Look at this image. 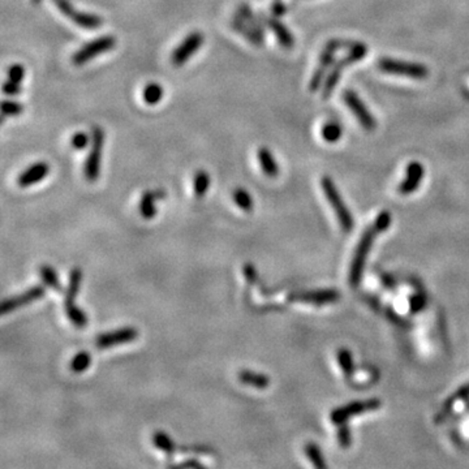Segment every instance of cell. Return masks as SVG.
<instances>
[{
	"label": "cell",
	"mask_w": 469,
	"mask_h": 469,
	"mask_svg": "<svg viewBox=\"0 0 469 469\" xmlns=\"http://www.w3.org/2000/svg\"><path fill=\"white\" fill-rule=\"evenodd\" d=\"M265 20H266V24L270 27V29L273 30L275 37L279 40V43L283 46L284 49H292L293 45H295V38H293L291 31L276 19Z\"/></svg>",
	"instance_id": "obj_19"
},
{
	"label": "cell",
	"mask_w": 469,
	"mask_h": 469,
	"mask_svg": "<svg viewBox=\"0 0 469 469\" xmlns=\"http://www.w3.org/2000/svg\"><path fill=\"white\" fill-rule=\"evenodd\" d=\"M153 445L156 449L165 452L168 458H172L176 451L175 442L165 431H156L153 434Z\"/></svg>",
	"instance_id": "obj_21"
},
{
	"label": "cell",
	"mask_w": 469,
	"mask_h": 469,
	"mask_svg": "<svg viewBox=\"0 0 469 469\" xmlns=\"http://www.w3.org/2000/svg\"><path fill=\"white\" fill-rule=\"evenodd\" d=\"M117 42V38L114 36H102L99 38L93 39L73 54L72 63L77 67L84 66L91 59L97 58L99 55H103L108 51L115 49Z\"/></svg>",
	"instance_id": "obj_3"
},
{
	"label": "cell",
	"mask_w": 469,
	"mask_h": 469,
	"mask_svg": "<svg viewBox=\"0 0 469 469\" xmlns=\"http://www.w3.org/2000/svg\"><path fill=\"white\" fill-rule=\"evenodd\" d=\"M40 1H42V0H30V3H31L33 6H38Z\"/></svg>",
	"instance_id": "obj_43"
},
{
	"label": "cell",
	"mask_w": 469,
	"mask_h": 469,
	"mask_svg": "<svg viewBox=\"0 0 469 469\" xmlns=\"http://www.w3.org/2000/svg\"><path fill=\"white\" fill-rule=\"evenodd\" d=\"M24 112V105L16 100H3L1 102V115L3 117H19Z\"/></svg>",
	"instance_id": "obj_31"
},
{
	"label": "cell",
	"mask_w": 469,
	"mask_h": 469,
	"mask_svg": "<svg viewBox=\"0 0 469 469\" xmlns=\"http://www.w3.org/2000/svg\"><path fill=\"white\" fill-rule=\"evenodd\" d=\"M138 338V330L135 327H121L114 332H103L98 335L96 345L98 350H108L126 343L133 342Z\"/></svg>",
	"instance_id": "obj_11"
},
{
	"label": "cell",
	"mask_w": 469,
	"mask_h": 469,
	"mask_svg": "<svg viewBox=\"0 0 469 469\" xmlns=\"http://www.w3.org/2000/svg\"><path fill=\"white\" fill-rule=\"evenodd\" d=\"M210 183H211V179L205 170L197 171L195 174V179H193V191H195V197L200 198L205 195L206 192L209 191Z\"/></svg>",
	"instance_id": "obj_26"
},
{
	"label": "cell",
	"mask_w": 469,
	"mask_h": 469,
	"mask_svg": "<svg viewBox=\"0 0 469 469\" xmlns=\"http://www.w3.org/2000/svg\"><path fill=\"white\" fill-rule=\"evenodd\" d=\"M366 51H368L366 46L362 45V43H355V45H352L351 51H350V54L347 55V58L343 59L342 61H339V63L334 67L332 73L329 75V77L326 80V84H325V87H323L322 98L327 99V98L330 97L332 90L335 89L336 84H338V81H339V78H341V72H342V69L345 68V67L350 66V64H353V63L362 60V59L366 55Z\"/></svg>",
	"instance_id": "obj_6"
},
{
	"label": "cell",
	"mask_w": 469,
	"mask_h": 469,
	"mask_svg": "<svg viewBox=\"0 0 469 469\" xmlns=\"http://www.w3.org/2000/svg\"><path fill=\"white\" fill-rule=\"evenodd\" d=\"M343 99H344L347 107L351 110L352 114L359 120V123L362 124V127L365 131H374L377 128L375 119L373 117L371 111L364 105V102L355 91H352V90L344 91Z\"/></svg>",
	"instance_id": "obj_10"
},
{
	"label": "cell",
	"mask_w": 469,
	"mask_h": 469,
	"mask_svg": "<svg viewBox=\"0 0 469 469\" xmlns=\"http://www.w3.org/2000/svg\"><path fill=\"white\" fill-rule=\"evenodd\" d=\"M49 163H46V162H37V163L28 167L17 177V184L21 188H28V186H34V184L42 181L46 176L49 175Z\"/></svg>",
	"instance_id": "obj_16"
},
{
	"label": "cell",
	"mask_w": 469,
	"mask_h": 469,
	"mask_svg": "<svg viewBox=\"0 0 469 469\" xmlns=\"http://www.w3.org/2000/svg\"><path fill=\"white\" fill-rule=\"evenodd\" d=\"M339 299H341V293L336 290H318V291H308V292H293L288 295V297H287L288 302L313 304V305L335 303Z\"/></svg>",
	"instance_id": "obj_12"
},
{
	"label": "cell",
	"mask_w": 469,
	"mask_h": 469,
	"mask_svg": "<svg viewBox=\"0 0 469 469\" xmlns=\"http://www.w3.org/2000/svg\"><path fill=\"white\" fill-rule=\"evenodd\" d=\"M105 145V132L100 127H94L91 129V149L89 151L88 158L85 161L84 174L87 180L90 183L97 181L100 172V159L102 150Z\"/></svg>",
	"instance_id": "obj_5"
},
{
	"label": "cell",
	"mask_w": 469,
	"mask_h": 469,
	"mask_svg": "<svg viewBox=\"0 0 469 469\" xmlns=\"http://www.w3.org/2000/svg\"><path fill=\"white\" fill-rule=\"evenodd\" d=\"M426 305V299L422 293H417L415 296H412L410 300V312L412 313H419L425 308Z\"/></svg>",
	"instance_id": "obj_38"
},
{
	"label": "cell",
	"mask_w": 469,
	"mask_h": 469,
	"mask_svg": "<svg viewBox=\"0 0 469 469\" xmlns=\"http://www.w3.org/2000/svg\"><path fill=\"white\" fill-rule=\"evenodd\" d=\"M58 10L68 17L72 22H75L80 28L84 29L94 30L100 28L103 25V19L98 15L87 13V12H78L68 0H54Z\"/></svg>",
	"instance_id": "obj_7"
},
{
	"label": "cell",
	"mask_w": 469,
	"mask_h": 469,
	"mask_svg": "<svg viewBox=\"0 0 469 469\" xmlns=\"http://www.w3.org/2000/svg\"><path fill=\"white\" fill-rule=\"evenodd\" d=\"M81 281H82V271H81V269H78V267L72 269L70 274H69L68 288H67V292H66V302H64V304L75 303V299L77 296Z\"/></svg>",
	"instance_id": "obj_22"
},
{
	"label": "cell",
	"mask_w": 469,
	"mask_h": 469,
	"mask_svg": "<svg viewBox=\"0 0 469 469\" xmlns=\"http://www.w3.org/2000/svg\"><path fill=\"white\" fill-rule=\"evenodd\" d=\"M166 197V192L163 189L156 191H147L141 195L140 201V214L145 219H153L156 215V201Z\"/></svg>",
	"instance_id": "obj_17"
},
{
	"label": "cell",
	"mask_w": 469,
	"mask_h": 469,
	"mask_svg": "<svg viewBox=\"0 0 469 469\" xmlns=\"http://www.w3.org/2000/svg\"><path fill=\"white\" fill-rule=\"evenodd\" d=\"M205 42V37L201 31H193L186 36L184 40L172 51L171 63L174 67H183L189 59L195 55L198 50L202 47Z\"/></svg>",
	"instance_id": "obj_8"
},
{
	"label": "cell",
	"mask_w": 469,
	"mask_h": 469,
	"mask_svg": "<svg viewBox=\"0 0 469 469\" xmlns=\"http://www.w3.org/2000/svg\"><path fill=\"white\" fill-rule=\"evenodd\" d=\"M338 362H339L342 371L347 375H351L353 371H355L351 352L348 351V350H341V351L338 352Z\"/></svg>",
	"instance_id": "obj_32"
},
{
	"label": "cell",
	"mask_w": 469,
	"mask_h": 469,
	"mask_svg": "<svg viewBox=\"0 0 469 469\" xmlns=\"http://www.w3.org/2000/svg\"><path fill=\"white\" fill-rule=\"evenodd\" d=\"M338 440L342 447H348L351 445V430L348 428L347 422L341 424V428L338 430Z\"/></svg>",
	"instance_id": "obj_37"
},
{
	"label": "cell",
	"mask_w": 469,
	"mask_h": 469,
	"mask_svg": "<svg viewBox=\"0 0 469 469\" xmlns=\"http://www.w3.org/2000/svg\"><path fill=\"white\" fill-rule=\"evenodd\" d=\"M25 77V68L21 64H13L8 68V78L12 82L21 84L22 80Z\"/></svg>",
	"instance_id": "obj_36"
},
{
	"label": "cell",
	"mask_w": 469,
	"mask_h": 469,
	"mask_svg": "<svg viewBox=\"0 0 469 469\" xmlns=\"http://www.w3.org/2000/svg\"><path fill=\"white\" fill-rule=\"evenodd\" d=\"M467 398H469V383H467L466 386H463L461 389L456 391V392L449 398V401H446L443 410L447 412V410L452 408V404H454L455 401H463V399H467Z\"/></svg>",
	"instance_id": "obj_34"
},
{
	"label": "cell",
	"mask_w": 469,
	"mask_h": 469,
	"mask_svg": "<svg viewBox=\"0 0 469 469\" xmlns=\"http://www.w3.org/2000/svg\"><path fill=\"white\" fill-rule=\"evenodd\" d=\"M391 225V214L389 213V211H382V213H380L378 214V216H377V219H375V222H374V227H375V230H377V232L378 234H381V232H385L389 227H390Z\"/></svg>",
	"instance_id": "obj_35"
},
{
	"label": "cell",
	"mask_w": 469,
	"mask_h": 469,
	"mask_svg": "<svg viewBox=\"0 0 469 469\" xmlns=\"http://www.w3.org/2000/svg\"><path fill=\"white\" fill-rule=\"evenodd\" d=\"M381 407V401L380 399H369V401H353L344 407L336 408L330 413V420L334 424L341 425L343 422H347L353 416L362 415L365 412L378 410Z\"/></svg>",
	"instance_id": "obj_9"
},
{
	"label": "cell",
	"mask_w": 469,
	"mask_h": 469,
	"mask_svg": "<svg viewBox=\"0 0 469 469\" xmlns=\"http://www.w3.org/2000/svg\"><path fill=\"white\" fill-rule=\"evenodd\" d=\"M305 454H306L308 459L311 460V463H312L315 468H326V463H325V459H323L322 452H321V449H320V447L317 445L308 443L305 446Z\"/></svg>",
	"instance_id": "obj_30"
},
{
	"label": "cell",
	"mask_w": 469,
	"mask_h": 469,
	"mask_svg": "<svg viewBox=\"0 0 469 469\" xmlns=\"http://www.w3.org/2000/svg\"><path fill=\"white\" fill-rule=\"evenodd\" d=\"M424 177V166L420 162H410L407 166L405 171V179L399 186V192L401 195H410L415 191L419 189L421 181Z\"/></svg>",
	"instance_id": "obj_15"
},
{
	"label": "cell",
	"mask_w": 469,
	"mask_h": 469,
	"mask_svg": "<svg viewBox=\"0 0 469 469\" xmlns=\"http://www.w3.org/2000/svg\"><path fill=\"white\" fill-rule=\"evenodd\" d=\"M321 186H322L323 193L326 195L329 204L332 205V210L338 216V221H339V225L342 227L343 231L351 232L353 228V218H352L348 207L344 204L342 195L338 192L335 183L329 176H323L321 179Z\"/></svg>",
	"instance_id": "obj_1"
},
{
	"label": "cell",
	"mask_w": 469,
	"mask_h": 469,
	"mask_svg": "<svg viewBox=\"0 0 469 469\" xmlns=\"http://www.w3.org/2000/svg\"><path fill=\"white\" fill-rule=\"evenodd\" d=\"M239 381L244 383L246 386H252L254 389H258V390H265L270 385V378L266 374L248 371V369H244V371L239 373Z\"/></svg>",
	"instance_id": "obj_18"
},
{
	"label": "cell",
	"mask_w": 469,
	"mask_h": 469,
	"mask_svg": "<svg viewBox=\"0 0 469 469\" xmlns=\"http://www.w3.org/2000/svg\"><path fill=\"white\" fill-rule=\"evenodd\" d=\"M232 197H234V204L241 210H244L246 213H251L253 210V198L248 191H245L244 188H236Z\"/></svg>",
	"instance_id": "obj_27"
},
{
	"label": "cell",
	"mask_w": 469,
	"mask_h": 469,
	"mask_svg": "<svg viewBox=\"0 0 469 469\" xmlns=\"http://www.w3.org/2000/svg\"><path fill=\"white\" fill-rule=\"evenodd\" d=\"M45 287L42 285H34L29 288L28 291H25L21 295H17V296H13L10 299H7L1 303V306H0V313L1 314H7V313L13 312L19 308H22L25 305H29V304L36 302V300H39L45 296Z\"/></svg>",
	"instance_id": "obj_13"
},
{
	"label": "cell",
	"mask_w": 469,
	"mask_h": 469,
	"mask_svg": "<svg viewBox=\"0 0 469 469\" xmlns=\"http://www.w3.org/2000/svg\"><path fill=\"white\" fill-rule=\"evenodd\" d=\"M39 276L43 279L46 285H49L50 288H52L57 292L63 293V287L60 284L58 274H57L54 267H51L49 265L40 266L39 267Z\"/></svg>",
	"instance_id": "obj_24"
},
{
	"label": "cell",
	"mask_w": 469,
	"mask_h": 469,
	"mask_svg": "<svg viewBox=\"0 0 469 469\" xmlns=\"http://www.w3.org/2000/svg\"><path fill=\"white\" fill-rule=\"evenodd\" d=\"M343 129L338 123H334V121H329L323 126L322 129H321V136H322L323 140L329 144H334V142H338L341 138H342Z\"/></svg>",
	"instance_id": "obj_28"
},
{
	"label": "cell",
	"mask_w": 469,
	"mask_h": 469,
	"mask_svg": "<svg viewBox=\"0 0 469 469\" xmlns=\"http://www.w3.org/2000/svg\"><path fill=\"white\" fill-rule=\"evenodd\" d=\"M175 467H188V468L195 467V468H197V467H202V464H200L195 460H192V461H186V463H181V464H176Z\"/></svg>",
	"instance_id": "obj_41"
},
{
	"label": "cell",
	"mask_w": 469,
	"mask_h": 469,
	"mask_svg": "<svg viewBox=\"0 0 469 469\" xmlns=\"http://www.w3.org/2000/svg\"><path fill=\"white\" fill-rule=\"evenodd\" d=\"M21 90H22V88H21V84L12 82V81H10V80H7V81L3 84V91H4V94L10 96V97H13V96H17V94L21 93Z\"/></svg>",
	"instance_id": "obj_39"
},
{
	"label": "cell",
	"mask_w": 469,
	"mask_h": 469,
	"mask_svg": "<svg viewBox=\"0 0 469 469\" xmlns=\"http://www.w3.org/2000/svg\"><path fill=\"white\" fill-rule=\"evenodd\" d=\"M378 234L375 227L371 225L369 227L362 236V240L357 245L356 253L353 257V261L351 265V271H350V283L352 287H357L362 281V271H364V266H365V261L366 257L371 251V244L374 241L375 234Z\"/></svg>",
	"instance_id": "obj_4"
},
{
	"label": "cell",
	"mask_w": 469,
	"mask_h": 469,
	"mask_svg": "<svg viewBox=\"0 0 469 469\" xmlns=\"http://www.w3.org/2000/svg\"><path fill=\"white\" fill-rule=\"evenodd\" d=\"M64 309H66L69 321L72 322L75 327H77V329H85L87 327L88 317H87L84 311H81L78 306L75 305V303L64 304Z\"/></svg>",
	"instance_id": "obj_25"
},
{
	"label": "cell",
	"mask_w": 469,
	"mask_h": 469,
	"mask_svg": "<svg viewBox=\"0 0 469 469\" xmlns=\"http://www.w3.org/2000/svg\"><path fill=\"white\" fill-rule=\"evenodd\" d=\"M378 68L387 75L413 78V80H424L429 76V69L425 66L417 64V63L395 60V59H381L378 61Z\"/></svg>",
	"instance_id": "obj_2"
},
{
	"label": "cell",
	"mask_w": 469,
	"mask_h": 469,
	"mask_svg": "<svg viewBox=\"0 0 469 469\" xmlns=\"http://www.w3.org/2000/svg\"><path fill=\"white\" fill-rule=\"evenodd\" d=\"M90 364H91V357H90L89 352H78V353H76V356L69 362V369L78 374V373L88 371Z\"/></svg>",
	"instance_id": "obj_29"
},
{
	"label": "cell",
	"mask_w": 469,
	"mask_h": 469,
	"mask_svg": "<svg viewBox=\"0 0 469 469\" xmlns=\"http://www.w3.org/2000/svg\"><path fill=\"white\" fill-rule=\"evenodd\" d=\"M257 158L261 165L264 174L269 177H276L279 174V166L274 158L273 153L267 147H260L257 151Z\"/></svg>",
	"instance_id": "obj_20"
},
{
	"label": "cell",
	"mask_w": 469,
	"mask_h": 469,
	"mask_svg": "<svg viewBox=\"0 0 469 469\" xmlns=\"http://www.w3.org/2000/svg\"><path fill=\"white\" fill-rule=\"evenodd\" d=\"M389 317H390L391 320L394 321L395 323H398V325H401V326H404V322H403V320H401V317H398L395 313L392 312L391 309H389Z\"/></svg>",
	"instance_id": "obj_42"
},
{
	"label": "cell",
	"mask_w": 469,
	"mask_h": 469,
	"mask_svg": "<svg viewBox=\"0 0 469 469\" xmlns=\"http://www.w3.org/2000/svg\"><path fill=\"white\" fill-rule=\"evenodd\" d=\"M90 142H91V140H90L88 133H85V132H76L73 136L70 137V147H73L75 150H84L89 147Z\"/></svg>",
	"instance_id": "obj_33"
},
{
	"label": "cell",
	"mask_w": 469,
	"mask_h": 469,
	"mask_svg": "<svg viewBox=\"0 0 469 469\" xmlns=\"http://www.w3.org/2000/svg\"><path fill=\"white\" fill-rule=\"evenodd\" d=\"M165 96L163 88L156 82H149L142 90V99L149 106H156Z\"/></svg>",
	"instance_id": "obj_23"
},
{
	"label": "cell",
	"mask_w": 469,
	"mask_h": 469,
	"mask_svg": "<svg viewBox=\"0 0 469 469\" xmlns=\"http://www.w3.org/2000/svg\"><path fill=\"white\" fill-rule=\"evenodd\" d=\"M339 46H341V43L338 40H332L323 50L321 60H320V66H318V68L315 69L312 80H311V85H309L311 91H315L317 89L320 88V85L322 82L323 76H325V72H326V69L329 68V66L332 64L334 54H335V51L338 50Z\"/></svg>",
	"instance_id": "obj_14"
},
{
	"label": "cell",
	"mask_w": 469,
	"mask_h": 469,
	"mask_svg": "<svg viewBox=\"0 0 469 469\" xmlns=\"http://www.w3.org/2000/svg\"><path fill=\"white\" fill-rule=\"evenodd\" d=\"M243 271H244L245 278H246L248 283H255V281H257V271H255V267H254L253 265L245 264Z\"/></svg>",
	"instance_id": "obj_40"
}]
</instances>
